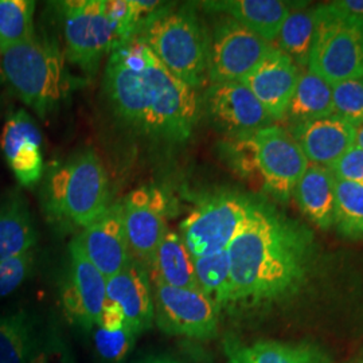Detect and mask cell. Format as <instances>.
Masks as SVG:
<instances>
[{
    "mask_svg": "<svg viewBox=\"0 0 363 363\" xmlns=\"http://www.w3.org/2000/svg\"><path fill=\"white\" fill-rule=\"evenodd\" d=\"M130 257L148 269L167 232V199L152 186L139 187L121 201Z\"/></svg>",
    "mask_w": 363,
    "mask_h": 363,
    "instance_id": "7c38bea8",
    "label": "cell"
},
{
    "mask_svg": "<svg viewBox=\"0 0 363 363\" xmlns=\"http://www.w3.org/2000/svg\"><path fill=\"white\" fill-rule=\"evenodd\" d=\"M313 10H295L286 16L277 35V49L298 67H307L313 40Z\"/></svg>",
    "mask_w": 363,
    "mask_h": 363,
    "instance_id": "83f0119b",
    "label": "cell"
},
{
    "mask_svg": "<svg viewBox=\"0 0 363 363\" xmlns=\"http://www.w3.org/2000/svg\"><path fill=\"white\" fill-rule=\"evenodd\" d=\"M0 148L16 181L33 187L43 177L42 135L25 109L7 117L0 135Z\"/></svg>",
    "mask_w": 363,
    "mask_h": 363,
    "instance_id": "2e32d148",
    "label": "cell"
},
{
    "mask_svg": "<svg viewBox=\"0 0 363 363\" xmlns=\"http://www.w3.org/2000/svg\"><path fill=\"white\" fill-rule=\"evenodd\" d=\"M69 268L61 298L66 318L89 331L100 325L106 300V279L86 259L76 237L69 245Z\"/></svg>",
    "mask_w": 363,
    "mask_h": 363,
    "instance_id": "4fadbf2b",
    "label": "cell"
},
{
    "mask_svg": "<svg viewBox=\"0 0 363 363\" xmlns=\"http://www.w3.org/2000/svg\"><path fill=\"white\" fill-rule=\"evenodd\" d=\"M334 228L347 240H363V183L335 182Z\"/></svg>",
    "mask_w": 363,
    "mask_h": 363,
    "instance_id": "f1b7e54d",
    "label": "cell"
},
{
    "mask_svg": "<svg viewBox=\"0 0 363 363\" xmlns=\"http://www.w3.org/2000/svg\"><path fill=\"white\" fill-rule=\"evenodd\" d=\"M331 4L339 11L363 22V0H337Z\"/></svg>",
    "mask_w": 363,
    "mask_h": 363,
    "instance_id": "8d00e7d4",
    "label": "cell"
},
{
    "mask_svg": "<svg viewBox=\"0 0 363 363\" xmlns=\"http://www.w3.org/2000/svg\"><path fill=\"white\" fill-rule=\"evenodd\" d=\"M34 268V252L0 262V298H7L22 286Z\"/></svg>",
    "mask_w": 363,
    "mask_h": 363,
    "instance_id": "836d02e7",
    "label": "cell"
},
{
    "mask_svg": "<svg viewBox=\"0 0 363 363\" xmlns=\"http://www.w3.org/2000/svg\"><path fill=\"white\" fill-rule=\"evenodd\" d=\"M357 132L358 128L335 113L301 123L289 130L308 163L327 169L355 145Z\"/></svg>",
    "mask_w": 363,
    "mask_h": 363,
    "instance_id": "d6986e66",
    "label": "cell"
},
{
    "mask_svg": "<svg viewBox=\"0 0 363 363\" xmlns=\"http://www.w3.org/2000/svg\"><path fill=\"white\" fill-rule=\"evenodd\" d=\"M255 199L220 191L202 199L182 220L181 237L193 257L226 250L245 225Z\"/></svg>",
    "mask_w": 363,
    "mask_h": 363,
    "instance_id": "ba28073f",
    "label": "cell"
},
{
    "mask_svg": "<svg viewBox=\"0 0 363 363\" xmlns=\"http://www.w3.org/2000/svg\"><path fill=\"white\" fill-rule=\"evenodd\" d=\"M138 335L125 325L118 330H105L97 327L93 340L94 349L104 363H123L130 355Z\"/></svg>",
    "mask_w": 363,
    "mask_h": 363,
    "instance_id": "4dcf8cb0",
    "label": "cell"
},
{
    "mask_svg": "<svg viewBox=\"0 0 363 363\" xmlns=\"http://www.w3.org/2000/svg\"><path fill=\"white\" fill-rule=\"evenodd\" d=\"M62 16L66 58L88 76H94L105 54L128 40L105 0L58 3Z\"/></svg>",
    "mask_w": 363,
    "mask_h": 363,
    "instance_id": "52a82bcc",
    "label": "cell"
},
{
    "mask_svg": "<svg viewBox=\"0 0 363 363\" xmlns=\"http://www.w3.org/2000/svg\"><path fill=\"white\" fill-rule=\"evenodd\" d=\"M125 325H127L125 318L121 310L118 308V306L106 298L103 313H101V319H100V325L97 327H103L105 330H118Z\"/></svg>",
    "mask_w": 363,
    "mask_h": 363,
    "instance_id": "d590c367",
    "label": "cell"
},
{
    "mask_svg": "<svg viewBox=\"0 0 363 363\" xmlns=\"http://www.w3.org/2000/svg\"><path fill=\"white\" fill-rule=\"evenodd\" d=\"M361 363H363V361H362V362H361Z\"/></svg>",
    "mask_w": 363,
    "mask_h": 363,
    "instance_id": "ab89813d",
    "label": "cell"
},
{
    "mask_svg": "<svg viewBox=\"0 0 363 363\" xmlns=\"http://www.w3.org/2000/svg\"><path fill=\"white\" fill-rule=\"evenodd\" d=\"M202 7L232 16L242 26L271 43L277 38L286 16L292 11L289 3L281 0L203 1Z\"/></svg>",
    "mask_w": 363,
    "mask_h": 363,
    "instance_id": "44dd1931",
    "label": "cell"
},
{
    "mask_svg": "<svg viewBox=\"0 0 363 363\" xmlns=\"http://www.w3.org/2000/svg\"><path fill=\"white\" fill-rule=\"evenodd\" d=\"M315 28L308 66L330 85L363 78V22L331 3L313 10Z\"/></svg>",
    "mask_w": 363,
    "mask_h": 363,
    "instance_id": "8992f818",
    "label": "cell"
},
{
    "mask_svg": "<svg viewBox=\"0 0 363 363\" xmlns=\"http://www.w3.org/2000/svg\"><path fill=\"white\" fill-rule=\"evenodd\" d=\"M0 73L40 118L54 112L69 91L64 54L52 39L35 35L0 52Z\"/></svg>",
    "mask_w": 363,
    "mask_h": 363,
    "instance_id": "5b68a950",
    "label": "cell"
},
{
    "mask_svg": "<svg viewBox=\"0 0 363 363\" xmlns=\"http://www.w3.org/2000/svg\"><path fill=\"white\" fill-rule=\"evenodd\" d=\"M355 145L361 147L363 150V125L362 127H359V128H358V132H357V140H355Z\"/></svg>",
    "mask_w": 363,
    "mask_h": 363,
    "instance_id": "f35d334b",
    "label": "cell"
},
{
    "mask_svg": "<svg viewBox=\"0 0 363 363\" xmlns=\"http://www.w3.org/2000/svg\"><path fill=\"white\" fill-rule=\"evenodd\" d=\"M228 253L229 310L268 308L295 296L304 286L315 259V238L306 225L255 199Z\"/></svg>",
    "mask_w": 363,
    "mask_h": 363,
    "instance_id": "7a4b0ae2",
    "label": "cell"
},
{
    "mask_svg": "<svg viewBox=\"0 0 363 363\" xmlns=\"http://www.w3.org/2000/svg\"><path fill=\"white\" fill-rule=\"evenodd\" d=\"M334 113L346 118L355 128L363 125V78L331 85Z\"/></svg>",
    "mask_w": 363,
    "mask_h": 363,
    "instance_id": "1f68e13d",
    "label": "cell"
},
{
    "mask_svg": "<svg viewBox=\"0 0 363 363\" xmlns=\"http://www.w3.org/2000/svg\"><path fill=\"white\" fill-rule=\"evenodd\" d=\"M106 298L118 306L125 323L139 337L155 320L152 288L148 271L132 259L125 269L106 279Z\"/></svg>",
    "mask_w": 363,
    "mask_h": 363,
    "instance_id": "ac0fdd59",
    "label": "cell"
},
{
    "mask_svg": "<svg viewBox=\"0 0 363 363\" xmlns=\"http://www.w3.org/2000/svg\"><path fill=\"white\" fill-rule=\"evenodd\" d=\"M76 240L86 259L105 279L125 269L132 259L123 222L121 202L111 203L103 216L76 235Z\"/></svg>",
    "mask_w": 363,
    "mask_h": 363,
    "instance_id": "9a60e30c",
    "label": "cell"
},
{
    "mask_svg": "<svg viewBox=\"0 0 363 363\" xmlns=\"http://www.w3.org/2000/svg\"><path fill=\"white\" fill-rule=\"evenodd\" d=\"M198 289L218 308L229 310L232 301V276L228 249L214 255L193 257Z\"/></svg>",
    "mask_w": 363,
    "mask_h": 363,
    "instance_id": "4316f807",
    "label": "cell"
},
{
    "mask_svg": "<svg viewBox=\"0 0 363 363\" xmlns=\"http://www.w3.org/2000/svg\"><path fill=\"white\" fill-rule=\"evenodd\" d=\"M274 49L273 43L218 13L210 33L208 78L211 84L242 81Z\"/></svg>",
    "mask_w": 363,
    "mask_h": 363,
    "instance_id": "9c48e42d",
    "label": "cell"
},
{
    "mask_svg": "<svg viewBox=\"0 0 363 363\" xmlns=\"http://www.w3.org/2000/svg\"><path fill=\"white\" fill-rule=\"evenodd\" d=\"M35 1L0 0V52L35 37Z\"/></svg>",
    "mask_w": 363,
    "mask_h": 363,
    "instance_id": "f546056e",
    "label": "cell"
},
{
    "mask_svg": "<svg viewBox=\"0 0 363 363\" xmlns=\"http://www.w3.org/2000/svg\"><path fill=\"white\" fill-rule=\"evenodd\" d=\"M335 182L330 169L310 164L292 193L300 211L323 230L334 226Z\"/></svg>",
    "mask_w": 363,
    "mask_h": 363,
    "instance_id": "7402d4cb",
    "label": "cell"
},
{
    "mask_svg": "<svg viewBox=\"0 0 363 363\" xmlns=\"http://www.w3.org/2000/svg\"><path fill=\"white\" fill-rule=\"evenodd\" d=\"M203 108L211 123L230 138L273 125L274 120L241 81L210 84Z\"/></svg>",
    "mask_w": 363,
    "mask_h": 363,
    "instance_id": "5bb4252c",
    "label": "cell"
},
{
    "mask_svg": "<svg viewBox=\"0 0 363 363\" xmlns=\"http://www.w3.org/2000/svg\"><path fill=\"white\" fill-rule=\"evenodd\" d=\"M35 320L25 310L0 316V363H28L38 345Z\"/></svg>",
    "mask_w": 363,
    "mask_h": 363,
    "instance_id": "484cf974",
    "label": "cell"
},
{
    "mask_svg": "<svg viewBox=\"0 0 363 363\" xmlns=\"http://www.w3.org/2000/svg\"><path fill=\"white\" fill-rule=\"evenodd\" d=\"M225 351L230 363H333L330 354L313 342L259 340L242 346L226 339Z\"/></svg>",
    "mask_w": 363,
    "mask_h": 363,
    "instance_id": "ffe728a7",
    "label": "cell"
},
{
    "mask_svg": "<svg viewBox=\"0 0 363 363\" xmlns=\"http://www.w3.org/2000/svg\"><path fill=\"white\" fill-rule=\"evenodd\" d=\"M256 167L267 191L286 203L310 163L289 130L269 125L250 135Z\"/></svg>",
    "mask_w": 363,
    "mask_h": 363,
    "instance_id": "30bf717a",
    "label": "cell"
},
{
    "mask_svg": "<svg viewBox=\"0 0 363 363\" xmlns=\"http://www.w3.org/2000/svg\"><path fill=\"white\" fill-rule=\"evenodd\" d=\"M334 115L333 88L331 85L306 69L300 73L294 97L288 105L284 120L291 123V127L322 117Z\"/></svg>",
    "mask_w": 363,
    "mask_h": 363,
    "instance_id": "d4e9b609",
    "label": "cell"
},
{
    "mask_svg": "<svg viewBox=\"0 0 363 363\" xmlns=\"http://www.w3.org/2000/svg\"><path fill=\"white\" fill-rule=\"evenodd\" d=\"M330 171L334 177L340 181L363 183V150L358 145H354L345 155L340 156L334 164H331Z\"/></svg>",
    "mask_w": 363,
    "mask_h": 363,
    "instance_id": "e575fe53",
    "label": "cell"
},
{
    "mask_svg": "<svg viewBox=\"0 0 363 363\" xmlns=\"http://www.w3.org/2000/svg\"><path fill=\"white\" fill-rule=\"evenodd\" d=\"M103 91L117 121L155 143H183L199 121L198 91L169 72L139 37L109 54Z\"/></svg>",
    "mask_w": 363,
    "mask_h": 363,
    "instance_id": "6da1fadb",
    "label": "cell"
},
{
    "mask_svg": "<svg viewBox=\"0 0 363 363\" xmlns=\"http://www.w3.org/2000/svg\"><path fill=\"white\" fill-rule=\"evenodd\" d=\"M157 327L169 334L193 339L218 335L220 312L199 289H184L151 281Z\"/></svg>",
    "mask_w": 363,
    "mask_h": 363,
    "instance_id": "8fae6325",
    "label": "cell"
},
{
    "mask_svg": "<svg viewBox=\"0 0 363 363\" xmlns=\"http://www.w3.org/2000/svg\"><path fill=\"white\" fill-rule=\"evenodd\" d=\"M147 271L150 281H157L174 288L198 289L193 256L181 234L169 229Z\"/></svg>",
    "mask_w": 363,
    "mask_h": 363,
    "instance_id": "cb8c5ba5",
    "label": "cell"
},
{
    "mask_svg": "<svg viewBox=\"0 0 363 363\" xmlns=\"http://www.w3.org/2000/svg\"><path fill=\"white\" fill-rule=\"evenodd\" d=\"M135 363H183L179 359L171 357V355H166V354H160V355H147L142 359L136 361Z\"/></svg>",
    "mask_w": 363,
    "mask_h": 363,
    "instance_id": "74e56055",
    "label": "cell"
},
{
    "mask_svg": "<svg viewBox=\"0 0 363 363\" xmlns=\"http://www.w3.org/2000/svg\"><path fill=\"white\" fill-rule=\"evenodd\" d=\"M298 66L274 48L244 82L274 121L284 120L300 77Z\"/></svg>",
    "mask_w": 363,
    "mask_h": 363,
    "instance_id": "e0dca14e",
    "label": "cell"
},
{
    "mask_svg": "<svg viewBox=\"0 0 363 363\" xmlns=\"http://www.w3.org/2000/svg\"><path fill=\"white\" fill-rule=\"evenodd\" d=\"M38 241L26 198L10 191L0 199V262L33 250Z\"/></svg>",
    "mask_w": 363,
    "mask_h": 363,
    "instance_id": "603a6c76",
    "label": "cell"
},
{
    "mask_svg": "<svg viewBox=\"0 0 363 363\" xmlns=\"http://www.w3.org/2000/svg\"><path fill=\"white\" fill-rule=\"evenodd\" d=\"M28 363H76V361L62 334L57 328H49L39 335L38 345Z\"/></svg>",
    "mask_w": 363,
    "mask_h": 363,
    "instance_id": "d6a6232c",
    "label": "cell"
},
{
    "mask_svg": "<svg viewBox=\"0 0 363 363\" xmlns=\"http://www.w3.org/2000/svg\"><path fill=\"white\" fill-rule=\"evenodd\" d=\"M136 37L195 91L208 82L210 33L194 6L164 4Z\"/></svg>",
    "mask_w": 363,
    "mask_h": 363,
    "instance_id": "277c9868",
    "label": "cell"
},
{
    "mask_svg": "<svg viewBox=\"0 0 363 363\" xmlns=\"http://www.w3.org/2000/svg\"><path fill=\"white\" fill-rule=\"evenodd\" d=\"M109 198L106 171L91 148L79 150L52 164L40 189L48 220L67 228L84 229L91 225L109 208Z\"/></svg>",
    "mask_w": 363,
    "mask_h": 363,
    "instance_id": "3957f363",
    "label": "cell"
}]
</instances>
